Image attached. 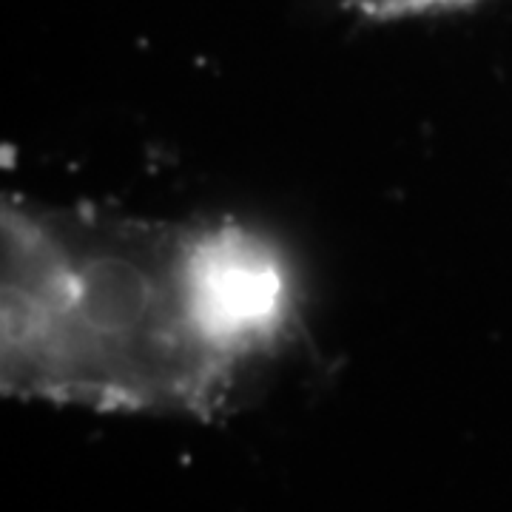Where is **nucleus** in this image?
<instances>
[{
  "instance_id": "1",
  "label": "nucleus",
  "mask_w": 512,
  "mask_h": 512,
  "mask_svg": "<svg viewBox=\"0 0 512 512\" xmlns=\"http://www.w3.org/2000/svg\"><path fill=\"white\" fill-rule=\"evenodd\" d=\"M285 256L222 222L3 202V393L214 416L282 348Z\"/></svg>"
}]
</instances>
